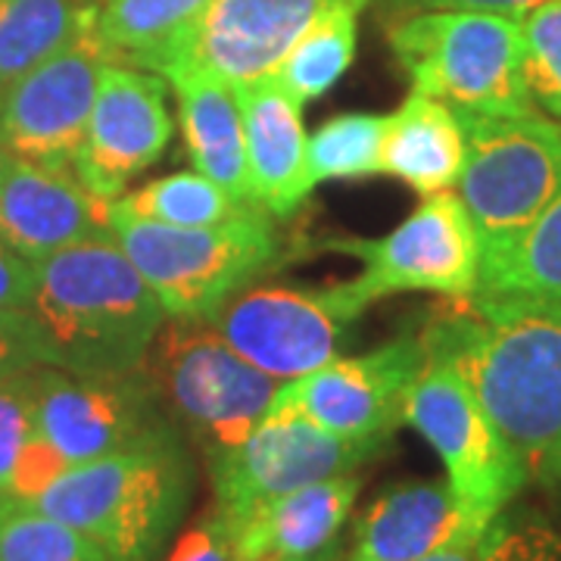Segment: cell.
Instances as JSON below:
<instances>
[{
  "label": "cell",
  "mask_w": 561,
  "mask_h": 561,
  "mask_svg": "<svg viewBox=\"0 0 561 561\" xmlns=\"http://www.w3.org/2000/svg\"><path fill=\"white\" fill-rule=\"evenodd\" d=\"M465 131L459 197L474 221L481 256L540 213L561 187V122L537 110L515 116L456 113Z\"/></svg>",
  "instance_id": "cell-7"
},
{
  "label": "cell",
  "mask_w": 561,
  "mask_h": 561,
  "mask_svg": "<svg viewBox=\"0 0 561 561\" xmlns=\"http://www.w3.org/2000/svg\"><path fill=\"white\" fill-rule=\"evenodd\" d=\"M213 0H98L94 35L110 62L169 76Z\"/></svg>",
  "instance_id": "cell-23"
},
{
  "label": "cell",
  "mask_w": 561,
  "mask_h": 561,
  "mask_svg": "<svg viewBox=\"0 0 561 561\" xmlns=\"http://www.w3.org/2000/svg\"><path fill=\"white\" fill-rule=\"evenodd\" d=\"M35 365L28 346H25V337L20 331V321L16 324H7L0 321V383L7 381L10 375H16L22 368Z\"/></svg>",
  "instance_id": "cell-37"
},
{
  "label": "cell",
  "mask_w": 561,
  "mask_h": 561,
  "mask_svg": "<svg viewBox=\"0 0 561 561\" xmlns=\"http://www.w3.org/2000/svg\"><path fill=\"white\" fill-rule=\"evenodd\" d=\"M7 165H10V150H7V144H3V135H0V181H3Z\"/></svg>",
  "instance_id": "cell-38"
},
{
  "label": "cell",
  "mask_w": 561,
  "mask_h": 561,
  "mask_svg": "<svg viewBox=\"0 0 561 561\" xmlns=\"http://www.w3.org/2000/svg\"><path fill=\"white\" fill-rule=\"evenodd\" d=\"M362 309L350 284L253 287L228 297L206 319L250 365L284 383L337 359L346 328Z\"/></svg>",
  "instance_id": "cell-10"
},
{
  "label": "cell",
  "mask_w": 561,
  "mask_h": 561,
  "mask_svg": "<svg viewBox=\"0 0 561 561\" xmlns=\"http://www.w3.org/2000/svg\"><path fill=\"white\" fill-rule=\"evenodd\" d=\"M402 424H412L440 456L446 481L483 518H500L522 493L527 471L486 419L468 383L440 359H427L405 393Z\"/></svg>",
  "instance_id": "cell-9"
},
{
  "label": "cell",
  "mask_w": 561,
  "mask_h": 561,
  "mask_svg": "<svg viewBox=\"0 0 561 561\" xmlns=\"http://www.w3.org/2000/svg\"><path fill=\"white\" fill-rule=\"evenodd\" d=\"M165 561H241L238 546L231 537V527L225 524L219 512L209 508V515H203L169 552Z\"/></svg>",
  "instance_id": "cell-33"
},
{
  "label": "cell",
  "mask_w": 561,
  "mask_h": 561,
  "mask_svg": "<svg viewBox=\"0 0 561 561\" xmlns=\"http://www.w3.org/2000/svg\"><path fill=\"white\" fill-rule=\"evenodd\" d=\"M91 22L0 98V135L10 157L72 169L110 62Z\"/></svg>",
  "instance_id": "cell-13"
},
{
  "label": "cell",
  "mask_w": 561,
  "mask_h": 561,
  "mask_svg": "<svg viewBox=\"0 0 561 561\" xmlns=\"http://www.w3.org/2000/svg\"><path fill=\"white\" fill-rule=\"evenodd\" d=\"M419 341L468 383L527 481L561 483V300L456 297Z\"/></svg>",
  "instance_id": "cell-1"
},
{
  "label": "cell",
  "mask_w": 561,
  "mask_h": 561,
  "mask_svg": "<svg viewBox=\"0 0 561 561\" xmlns=\"http://www.w3.org/2000/svg\"><path fill=\"white\" fill-rule=\"evenodd\" d=\"M110 234L150 284L169 319H206L278 256V234L262 206L206 228L128 219L110 209Z\"/></svg>",
  "instance_id": "cell-6"
},
{
  "label": "cell",
  "mask_w": 561,
  "mask_h": 561,
  "mask_svg": "<svg viewBox=\"0 0 561 561\" xmlns=\"http://www.w3.org/2000/svg\"><path fill=\"white\" fill-rule=\"evenodd\" d=\"M234 94L243 113L253 203L265 213L287 216L312 194L302 103L294 101L272 76L234 88Z\"/></svg>",
  "instance_id": "cell-20"
},
{
  "label": "cell",
  "mask_w": 561,
  "mask_h": 561,
  "mask_svg": "<svg viewBox=\"0 0 561 561\" xmlns=\"http://www.w3.org/2000/svg\"><path fill=\"white\" fill-rule=\"evenodd\" d=\"M421 365L419 337H400L365 356H337L302 378L284 381L272 405L294 409L346 440L387 443L402 424L405 393Z\"/></svg>",
  "instance_id": "cell-14"
},
{
  "label": "cell",
  "mask_w": 561,
  "mask_h": 561,
  "mask_svg": "<svg viewBox=\"0 0 561 561\" xmlns=\"http://www.w3.org/2000/svg\"><path fill=\"white\" fill-rule=\"evenodd\" d=\"M110 203L91 194L72 169L10 157L0 181V238L35 265L66 247L113 238Z\"/></svg>",
  "instance_id": "cell-17"
},
{
  "label": "cell",
  "mask_w": 561,
  "mask_h": 561,
  "mask_svg": "<svg viewBox=\"0 0 561 561\" xmlns=\"http://www.w3.org/2000/svg\"><path fill=\"white\" fill-rule=\"evenodd\" d=\"M474 294L561 300V187L522 234L483 253Z\"/></svg>",
  "instance_id": "cell-24"
},
{
  "label": "cell",
  "mask_w": 561,
  "mask_h": 561,
  "mask_svg": "<svg viewBox=\"0 0 561 561\" xmlns=\"http://www.w3.org/2000/svg\"><path fill=\"white\" fill-rule=\"evenodd\" d=\"M32 383L35 427L69 468L179 431L140 368L94 378L54 365H32Z\"/></svg>",
  "instance_id": "cell-12"
},
{
  "label": "cell",
  "mask_w": 561,
  "mask_h": 561,
  "mask_svg": "<svg viewBox=\"0 0 561 561\" xmlns=\"http://www.w3.org/2000/svg\"><path fill=\"white\" fill-rule=\"evenodd\" d=\"M35 290V265L22 260L10 243L0 238V321L16 324L25 316Z\"/></svg>",
  "instance_id": "cell-35"
},
{
  "label": "cell",
  "mask_w": 561,
  "mask_h": 561,
  "mask_svg": "<svg viewBox=\"0 0 561 561\" xmlns=\"http://www.w3.org/2000/svg\"><path fill=\"white\" fill-rule=\"evenodd\" d=\"M172 138L165 79L119 62H106L88 116L72 172L101 201H116L160 160Z\"/></svg>",
  "instance_id": "cell-15"
},
{
  "label": "cell",
  "mask_w": 561,
  "mask_h": 561,
  "mask_svg": "<svg viewBox=\"0 0 561 561\" xmlns=\"http://www.w3.org/2000/svg\"><path fill=\"white\" fill-rule=\"evenodd\" d=\"M390 50L412 88L456 113H530L518 16L437 10L387 25Z\"/></svg>",
  "instance_id": "cell-4"
},
{
  "label": "cell",
  "mask_w": 561,
  "mask_h": 561,
  "mask_svg": "<svg viewBox=\"0 0 561 561\" xmlns=\"http://www.w3.org/2000/svg\"><path fill=\"white\" fill-rule=\"evenodd\" d=\"M0 561H110L98 542L76 527L32 508L28 502H0Z\"/></svg>",
  "instance_id": "cell-29"
},
{
  "label": "cell",
  "mask_w": 561,
  "mask_h": 561,
  "mask_svg": "<svg viewBox=\"0 0 561 561\" xmlns=\"http://www.w3.org/2000/svg\"><path fill=\"white\" fill-rule=\"evenodd\" d=\"M35 434L32 365L0 383V502L10 500V478L22 446Z\"/></svg>",
  "instance_id": "cell-31"
},
{
  "label": "cell",
  "mask_w": 561,
  "mask_h": 561,
  "mask_svg": "<svg viewBox=\"0 0 561 561\" xmlns=\"http://www.w3.org/2000/svg\"><path fill=\"white\" fill-rule=\"evenodd\" d=\"M243 206L253 203L234 201L221 184L206 179L203 172H175L165 179L147 181L138 191H128L110 203L116 216L160 221L175 228H206L234 219Z\"/></svg>",
  "instance_id": "cell-27"
},
{
  "label": "cell",
  "mask_w": 561,
  "mask_h": 561,
  "mask_svg": "<svg viewBox=\"0 0 561 561\" xmlns=\"http://www.w3.org/2000/svg\"><path fill=\"white\" fill-rule=\"evenodd\" d=\"M328 250L362 260L365 272L346 280L362 306L405 290L440 294L449 300L478 290L481 241L465 203L453 191L424 194L419 209L383 238H337L328 241Z\"/></svg>",
  "instance_id": "cell-8"
},
{
  "label": "cell",
  "mask_w": 561,
  "mask_h": 561,
  "mask_svg": "<svg viewBox=\"0 0 561 561\" xmlns=\"http://www.w3.org/2000/svg\"><path fill=\"white\" fill-rule=\"evenodd\" d=\"M524 79L534 103L561 122V0H542L522 16Z\"/></svg>",
  "instance_id": "cell-30"
},
{
  "label": "cell",
  "mask_w": 561,
  "mask_h": 561,
  "mask_svg": "<svg viewBox=\"0 0 561 561\" xmlns=\"http://www.w3.org/2000/svg\"><path fill=\"white\" fill-rule=\"evenodd\" d=\"M368 0H341L312 22L287 50L272 79L297 103H309L331 91L356 57V28Z\"/></svg>",
  "instance_id": "cell-26"
},
{
  "label": "cell",
  "mask_w": 561,
  "mask_h": 561,
  "mask_svg": "<svg viewBox=\"0 0 561 561\" xmlns=\"http://www.w3.org/2000/svg\"><path fill=\"white\" fill-rule=\"evenodd\" d=\"M383 446L387 443L346 440L294 409L272 405L247 440L206 461L216 496L213 512L238 518L297 486L353 474L359 465L381 456Z\"/></svg>",
  "instance_id": "cell-11"
},
{
  "label": "cell",
  "mask_w": 561,
  "mask_h": 561,
  "mask_svg": "<svg viewBox=\"0 0 561 561\" xmlns=\"http://www.w3.org/2000/svg\"><path fill=\"white\" fill-rule=\"evenodd\" d=\"M334 3L341 0H213L169 72L187 66L231 88L268 79L302 32Z\"/></svg>",
  "instance_id": "cell-16"
},
{
  "label": "cell",
  "mask_w": 561,
  "mask_h": 561,
  "mask_svg": "<svg viewBox=\"0 0 561 561\" xmlns=\"http://www.w3.org/2000/svg\"><path fill=\"white\" fill-rule=\"evenodd\" d=\"M419 561H518L515 559V546L508 530L502 527V515L493 522V527L483 534L481 540L471 546H459V549H446L437 556H427Z\"/></svg>",
  "instance_id": "cell-36"
},
{
  "label": "cell",
  "mask_w": 561,
  "mask_h": 561,
  "mask_svg": "<svg viewBox=\"0 0 561 561\" xmlns=\"http://www.w3.org/2000/svg\"><path fill=\"white\" fill-rule=\"evenodd\" d=\"M140 375L206 461L247 440L280 387L243 359L209 319H165L140 362Z\"/></svg>",
  "instance_id": "cell-5"
},
{
  "label": "cell",
  "mask_w": 561,
  "mask_h": 561,
  "mask_svg": "<svg viewBox=\"0 0 561 561\" xmlns=\"http://www.w3.org/2000/svg\"><path fill=\"white\" fill-rule=\"evenodd\" d=\"M387 116L343 113L306 138V160L312 187L334 179H368L381 175V140Z\"/></svg>",
  "instance_id": "cell-28"
},
{
  "label": "cell",
  "mask_w": 561,
  "mask_h": 561,
  "mask_svg": "<svg viewBox=\"0 0 561 561\" xmlns=\"http://www.w3.org/2000/svg\"><path fill=\"white\" fill-rule=\"evenodd\" d=\"M381 22H397L415 13H437V10H471V13H500V16H518L540 7L542 0H375Z\"/></svg>",
  "instance_id": "cell-34"
},
{
  "label": "cell",
  "mask_w": 561,
  "mask_h": 561,
  "mask_svg": "<svg viewBox=\"0 0 561 561\" xmlns=\"http://www.w3.org/2000/svg\"><path fill=\"white\" fill-rule=\"evenodd\" d=\"M265 561H268V559H265Z\"/></svg>",
  "instance_id": "cell-39"
},
{
  "label": "cell",
  "mask_w": 561,
  "mask_h": 561,
  "mask_svg": "<svg viewBox=\"0 0 561 561\" xmlns=\"http://www.w3.org/2000/svg\"><path fill=\"white\" fill-rule=\"evenodd\" d=\"M465 131L453 106L412 91L383 122L381 172L419 194L449 191L461 175Z\"/></svg>",
  "instance_id": "cell-22"
},
{
  "label": "cell",
  "mask_w": 561,
  "mask_h": 561,
  "mask_svg": "<svg viewBox=\"0 0 561 561\" xmlns=\"http://www.w3.org/2000/svg\"><path fill=\"white\" fill-rule=\"evenodd\" d=\"M359 486L356 471L337 474L260 502L238 518H221L241 561H337Z\"/></svg>",
  "instance_id": "cell-19"
},
{
  "label": "cell",
  "mask_w": 561,
  "mask_h": 561,
  "mask_svg": "<svg viewBox=\"0 0 561 561\" xmlns=\"http://www.w3.org/2000/svg\"><path fill=\"white\" fill-rule=\"evenodd\" d=\"M165 81L175 88L181 135L197 172L221 184L234 201L253 203L243 113L234 88L187 66L169 72Z\"/></svg>",
  "instance_id": "cell-21"
},
{
  "label": "cell",
  "mask_w": 561,
  "mask_h": 561,
  "mask_svg": "<svg viewBox=\"0 0 561 561\" xmlns=\"http://www.w3.org/2000/svg\"><path fill=\"white\" fill-rule=\"evenodd\" d=\"M98 0H0V98L94 16Z\"/></svg>",
  "instance_id": "cell-25"
},
{
  "label": "cell",
  "mask_w": 561,
  "mask_h": 561,
  "mask_svg": "<svg viewBox=\"0 0 561 561\" xmlns=\"http://www.w3.org/2000/svg\"><path fill=\"white\" fill-rule=\"evenodd\" d=\"M69 468V461L62 459L60 453L44 440L35 427V434L28 437V443L22 446L13 478H10V500L32 502L38 493H44L50 483L60 478L62 471Z\"/></svg>",
  "instance_id": "cell-32"
},
{
  "label": "cell",
  "mask_w": 561,
  "mask_h": 561,
  "mask_svg": "<svg viewBox=\"0 0 561 561\" xmlns=\"http://www.w3.org/2000/svg\"><path fill=\"white\" fill-rule=\"evenodd\" d=\"M165 309L113 238L35 262V290L20 331L35 365L113 378L138 371Z\"/></svg>",
  "instance_id": "cell-2"
},
{
  "label": "cell",
  "mask_w": 561,
  "mask_h": 561,
  "mask_svg": "<svg viewBox=\"0 0 561 561\" xmlns=\"http://www.w3.org/2000/svg\"><path fill=\"white\" fill-rule=\"evenodd\" d=\"M493 522L461 500L449 481L397 483L362 512L343 561L427 559L478 542Z\"/></svg>",
  "instance_id": "cell-18"
},
{
  "label": "cell",
  "mask_w": 561,
  "mask_h": 561,
  "mask_svg": "<svg viewBox=\"0 0 561 561\" xmlns=\"http://www.w3.org/2000/svg\"><path fill=\"white\" fill-rule=\"evenodd\" d=\"M194 490L184 434L128 446L66 468L28 502L98 542L110 561H157L179 530Z\"/></svg>",
  "instance_id": "cell-3"
}]
</instances>
